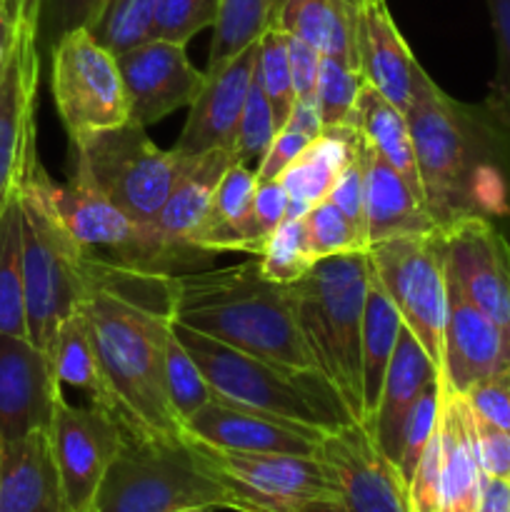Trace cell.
I'll return each mask as SVG.
<instances>
[{"instance_id": "cell-1", "label": "cell", "mask_w": 510, "mask_h": 512, "mask_svg": "<svg viewBox=\"0 0 510 512\" xmlns=\"http://www.w3.org/2000/svg\"><path fill=\"white\" fill-rule=\"evenodd\" d=\"M88 270V298L80 310L103 373L105 400L100 413L115 420L125 440H188L165 383L168 275L95 255H90Z\"/></svg>"}, {"instance_id": "cell-2", "label": "cell", "mask_w": 510, "mask_h": 512, "mask_svg": "<svg viewBox=\"0 0 510 512\" xmlns=\"http://www.w3.org/2000/svg\"><path fill=\"white\" fill-rule=\"evenodd\" d=\"M405 115L435 225L465 215L510 223V158L483 105L455 103L423 70Z\"/></svg>"}, {"instance_id": "cell-3", "label": "cell", "mask_w": 510, "mask_h": 512, "mask_svg": "<svg viewBox=\"0 0 510 512\" xmlns=\"http://www.w3.org/2000/svg\"><path fill=\"white\" fill-rule=\"evenodd\" d=\"M165 285L175 323L295 378L325 380L298 328L288 285L265 280L255 258L205 273L168 275Z\"/></svg>"}, {"instance_id": "cell-4", "label": "cell", "mask_w": 510, "mask_h": 512, "mask_svg": "<svg viewBox=\"0 0 510 512\" xmlns=\"http://www.w3.org/2000/svg\"><path fill=\"white\" fill-rule=\"evenodd\" d=\"M370 285L368 253L318 260L305 278L288 285L295 320L353 420L363 423V310Z\"/></svg>"}, {"instance_id": "cell-5", "label": "cell", "mask_w": 510, "mask_h": 512, "mask_svg": "<svg viewBox=\"0 0 510 512\" xmlns=\"http://www.w3.org/2000/svg\"><path fill=\"white\" fill-rule=\"evenodd\" d=\"M173 328L190 358L198 363L215 398L290 423L318 428L323 433H333L345 423H353V415L325 380L295 378L243 350L195 333L175 320Z\"/></svg>"}, {"instance_id": "cell-6", "label": "cell", "mask_w": 510, "mask_h": 512, "mask_svg": "<svg viewBox=\"0 0 510 512\" xmlns=\"http://www.w3.org/2000/svg\"><path fill=\"white\" fill-rule=\"evenodd\" d=\"M235 510L233 495L210 475L190 440H125L95 495V512Z\"/></svg>"}, {"instance_id": "cell-7", "label": "cell", "mask_w": 510, "mask_h": 512, "mask_svg": "<svg viewBox=\"0 0 510 512\" xmlns=\"http://www.w3.org/2000/svg\"><path fill=\"white\" fill-rule=\"evenodd\" d=\"M73 183L95 190L128 218L150 228L168 195L183 178L190 158L163 150L143 125L128 123L75 140Z\"/></svg>"}, {"instance_id": "cell-8", "label": "cell", "mask_w": 510, "mask_h": 512, "mask_svg": "<svg viewBox=\"0 0 510 512\" xmlns=\"http://www.w3.org/2000/svg\"><path fill=\"white\" fill-rule=\"evenodd\" d=\"M23 205V285L28 338L48 353L60 323L88 298L90 255L60 228L48 203L25 173Z\"/></svg>"}, {"instance_id": "cell-9", "label": "cell", "mask_w": 510, "mask_h": 512, "mask_svg": "<svg viewBox=\"0 0 510 512\" xmlns=\"http://www.w3.org/2000/svg\"><path fill=\"white\" fill-rule=\"evenodd\" d=\"M188 440L238 512H345L318 455L238 453Z\"/></svg>"}, {"instance_id": "cell-10", "label": "cell", "mask_w": 510, "mask_h": 512, "mask_svg": "<svg viewBox=\"0 0 510 512\" xmlns=\"http://www.w3.org/2000/svg\"><path fill=\"white\" fill-rule=\"evenodd\" d=\"M368 263L405 328L418 338L435 368L443 370L448 270L438 230L373 243L368 248Z\"/></svg>"}, {"instance_id": "cell-11", "label": "cell", "mask_w": 510, "mask_h": 512, "mask_svg": "<svg viewBox=\"0 0 510 512\" xmlns=\"http://www.w3.org/2000/svg\"><path fill=\"white\" fill-rule=\"evenodd\" d=\"M50 90L70 143L130 120L118 55L90 28L70 30L50 50Z\"/></svg>"}, {"instance_id": "cell-12", "label": "cell", "mask_w": 510, "mask_h": 512, "mask_svg": "<svg viewBox=\"0 0 510 512\" xmlns=\"http://www.w3.org/2000/svg\"><path fill=\"white\" fill-rule=\"evenodd\" d=\"M438 378V425L408 483L410 512H478L485 473L475 445L473 410L440 370Z\"/></svg>"}, {"instance_id": "cell-13", "label": "cell", "mask_w": 510, "mask_h": 512, "mask_svg": "<svg viewBox=\"0 0 510 512\" xmlns=\"http://www.w3.org/2000/svg\"><path fill=\"white\" fill-rule=\"evenodd\" d=\"M445 270L465 298L510 335V238L483 215L438 228Z\"/></svg>"}, {"instance_id": "cell-14", "label": "cell", "mask_w": 510, "mask_h": 512, "mask_svg": "<svg viewBox=\"0 0 510 512\" xmlns=\"http://www.w3.org/2000/svg\"><path fill=\"white\" fill-rule=\"evenodd\" d=\"M50 448L68 512H90L105 473L125 443L123 430L98 408L60 398L50 420Z\"/></svg>"}, {"instance_id": "cell-15", "label": "cell", "mask_w": 510, "mask_h": 512, "mask_svg": "<svg viewBox=\"0 0 510 512\" xmlns=\"http://www.w3.org/2000/svg\"><path fill=\"white\" fill-rule=\"evenodd\" d=\"M318 458L345 512H410L408 483L360 420L325 435Z\"/></svg>"}, {"instance_id": "cell-16", "label": "cell", "mask_w": 510, "mask_h": 512, "mask_svg": "<svg viewBox=\"0 0 510 512\" xmlns=\"http://www.w3.org/2000/svg\"><path fill=\"white\" fill-rule=\"evenodd\" d=\"M40 50L33 30L18 28L15 43L0 68V215L20 193L35 150Z\"/></svg>"}, {"instance_id": "cell-17", "label": "cell", "mask_w": 510, "mask_h": 512, "mask_svg": "<svg viewBox=\"0 0 510 512\" xmlns=\"http://www.w3.org/2000/svg\"><path fill=\"white\" fill-rule=\"evenodd\" d=\"M185 48V43L150 38L118 55L133 123L148 128L198 98L205 73L190 63Z\"/></svg>"}, {"instance_id": "cell-18", "label": "cell", "mask_w": 510, "mask_h": 512, "mask_svg": "<svg viewBox=\"0 0 510 512\" xmlns=\"http://www.w3.org/2000/svg\"><path fill=\"white\" fill-rule=\"evenodd\" d=\"M63 385L48 353L30 338L0 333V443L50 430Z\"/></svg>"}, {"instance_id": "cell-19", "label": "cell", "mask_w": 510, "mask_h": 512, "mask_svg": "<svg viewBox=\"0 0 510 512\" xmlns=\"http://www.w3.org/2000/svg\"><path fill=\"white\" fill-rule=\"evenodd\" d=\"M185 433L198 443L220 450L308 455V458L318 455L320 443L328 435L318 428L225 403L215 395L185 423Z\"/></svg>"}, {"instance_id": "cell-20", "label": "cell", "mask_w": 510, "mask_h": 512, "mask_svg": "<svg viewBox=\"0 0 510 512\" xmlns=\"http://www.w3.org/2000/svg\"><path fill=\"white\" fill-rule=\"evenodd\" d=\"M258 43L245 48L220 68L205 70V85L198 98L190 103L188 120L173 150L188 158H198L210 150L235 153L240 115L258 68Z\"/></svg>"}, {"instance_id": "cell-21", "label": "cell", "mask_w": 510, "mask_h": 512, "mask_svg": "<svg viewBox=\"0 0 510 512\" xmlns=\"http://www.w3.org/2000/svg\"><path fill=\"white\" fill-rule=\"evenodd\" d=\"M510 368V335L470 303L448 275V323H445L443 370L458 393Z\"/></svg>"}, {"instance_id": "cell-22", "label": "cell", "mask_w": 510, "mask_h": 512, "mask_svg": "<svg viewBox=\"0 0 510 512\" xmlns=\"http://www.w3.org/2000/svg\"><path fill=\"white\" fill-rule=\"evenodd\" d=\"M355 60L365 83L400 110H408L423 65L400 35L385 0H358Z\"/></svg>"}, {"instance_id": "cell-23", "label": "cell", "mask_w": 510, "mask_h": 512, "mask_svg": "<svg viewBox=\"0 0 510 512\" xmlns=\"http://www.w3.org/2000/svg\"><path fill=\"white\" fill-rule=\"evenodd\" d=\"M233 163V150H210V153L198 155V158H190L183 178L178 180L173 193L168 195L165 205L160 208L158 218L150 225L153 238L158 240L160 248L168 253V258L175 265L188 263V260L195 258V255L185 253L205 255L195 250V238H198L205 220H208L220 178ZM205 258H210V255H205Z\"/></svg>"}, {"instance_id": "cell-24", "label": "cell", "mask_w": 510, "mask_h": 512, "mask_svg": "<svg viewBox=\"0 0 510 512\" xmlns=\"http://www.w3.org/2000/svg\"><path fill=\"white\" fill-rule=\"evenodd\" d=\"M358 158L365 178V235L368 248L380 240L403 238V235H428L438 230L430 218L425 200L413 185L380 158L358 133Z\"/></svg>"}, {"instance_id": "cell-25", "label": "cell", "mask_w": 510, "mask_h": 512, "mask_svg": "<svg viewBox=\"0 0 510 512\" xmlns=\"http://www.w3.org/2000/svg\"><path fill=\"white\" fill-rule=\"evenodd\" d=\"M0 512H68L48 430L0 443Z\"/></svg>"}, {"instance_id": "cell-26", "label": "cell", "mask_w": 510, "mask_h": 512, "mask_svg": "<svg viewBox=\"0 0 510 512\" xmlns=\"http://www.w3.org/2000/svg\"><path fill=\"white\" fill-rule=\"evenodd\" d=\"M435 375H438V368L433 365V360L428 358V353L418 343V338L403 325L398 335V343H395L393 358H390L388 373H385L378 408L370 415L368 423H363L368 425L375 443L380 445V450L388 455V460L393 465L398 460L400 428H403L405 415H408L410 405L415 403L420 390Z\"/></svg>"}, {"instance_id": "cell-27", "label": "cell", "mask_w": 510, "mask_h": 512, "mask_svg": "<svg viewBox=\"0 0 510 512\" xmlns=\"http://www.w3.org/2000/svg\"><path fill=\"white\" fill-rule=\"evenodd\" d=\"M355 135L358 130L353 125L323 128V133L310 140L308 148L283 170L278 180L290 198L288 218H303L313 205L328 198L340 170L355 155Z\"/></svg>"}, {"instance_id": "cell-28", "label": "cell", "mask_w": 510, "mask_h": 512, "mask_svg": "<svg viewBox=\"0 0 510 512\" xmlns=\"http://www.w3.org/2000/svg\"><path fill=\"white\" fill-rule=\"evenodd\" d=\"M258 173L243 163H233L215 188L208 220L195 238V250L205 255L245 253L253 255L248 220L253 208Z\"/></svg>"}, {"instance_id": "cell-29", "label": "cell", "mask_w": 510, "mask_h": 512, "mask_svg": "<svg viewBox=\"0 0 510 512\" xmlns=\"http://www.w3.org/2000/svg\"><path fill=\"white\" fill-rule=\"evenodd\" d=\"M355 15L358 0H285L278 28L303 38L328 58L358 70L355 60Z\"/></svg>"}, {"instance_id": "cell-30", "label": "cell", "mask_w": 510, "mask_h": 512, "mask_svg": "<svg viewBox=\"0 0 510 512\" xmlns=\"http://www.w3.org/2000/svg\"><path fill=\"white\" fill-rule=\"evenodd\" d=\"M348 125H353L360 138L375 150L383 160H388L410 185L415 193L423 198V185H420L418 163H415L413 138H410V125L405 110L390 103L385 95H380L373 85L365 83L355 100L353 115ZM425 200V198H423Z\"/></svg>"}, {"instance_id": "cell-31", "label": "cell", "mask_w": 510, "mask_h": 512, "mask_svg": "<svg viewBox=\"0 0 510 512\" xmlns=\"http://www.w3.org/2000/svg\"><path fill=\"white\" fill-rule=\"evenodd\" d=\"M400 328H403V318L370 270L368 298H365L363 310V343H360V355H363V423H368L370 415L378 408L380 390H383V380L388 373L390 358H393L395 343H398Z\"/></svg>"}, {"instance_id": "cell-32", "label": "cell", "mask_w": 510, "mask_h": 512, "mask_svg": "<svg viewBox=\"0 0 510 512\" xmlns=\"http://www.w3.org/2000/svg\"><path fill=\"white\" fill-rule=\"evenodd\" d=\"M48 358L53 363L55 378L60 380V385L83 390L90 403H93V408H103V373H100L98 355H95V345L93 338H90L83 310L78 308L70 318L60 323L53 345L48 350Z\"/></svg>"}, {"instance_id": "cell-33", "label": "cell", "mask_w": 510, "mask_h": 512, "mask_svg": "<svg viewBox=\"0 0 510 512\" xmlns=\"http://www.w3.org/2000/svg\"><path fill=\"white\" fill-rule=\"evenodd\" d=\"M0 333L28 338L23 285V205L20 193L0 215Z\"/></svg>"}, {"instance_id": "cell-34", "label": "cell", "mask_w": 510, "mask_h": 512, "mask_svg": "<svg viewBox=\"0 0 510 512\" xmlns=\"http://www.w3.org/2000/svg\"><path fill=\"white\" fill-rule=\"evenodd\" d=\"M275 25L270 0H218V13L213 23L208 70L220 68L235 55L258 43Z\"/></svg>"}, {"instance_id": "cell-35", "label": "cell", "mask_w": 510, "mask_h": 512, "mask_svg": "<svg viewBox=\"0 0 510 512\" xmlns=\"http://www.w3.org/2000/svg\"><path fill=\"white\" fill-rule=\"evenodd\" d=\"M255 260H258L260 275L270 283L293 285L305 278L318 260L308 245L303 218H285L268 235Z\"/></svg>"}, {"instance_id": "cell-36", "label": "cell", "mask_w": 510, "mask_h": 512, "mask_svg": "<svg viewBox=\"0 0 510 512\" xmlns=\"http://www.w3.org/2000/svg\"><path fill=\"white\" fill-rule=\"evenodd\" d=\"M155 3L158 0H105L90 33L113 55L125 53L153 38Z\"/></svg>"}, {"instance_id": "cell-37", "label": "cell", "mask_w": 510, "mask_h": 512, "mask_svg": "<svg viewBox=\"0 0 510 512\" xmlns=\"http://www.w3.org/2000/svg\"><path fill=\"white\" fill-rule=\"evenodd\" d=\"M258 80L265 90L270 108H273L275 128L280 130L288 123L290 113L295 105V88L293 75H290V60H288V35L273 25L265 30V35L258 43Z\"/></svg>"}, {"instance_id": "cell-38", "label": "cell", "mask_w": 510, "mask_h": 512, "mask_svg": "<svg viewBox=\"0 0 510 512\" xmlns=\"http://www.w3.org/2000/svg\"><path fill=\"white\" fill-rule=\"evenodd\" d=\"M165 383H168L170 405H173L175 415L183 423V428L213 398V390L205 383L198 363L190 358L185 345L180 343L178 333L173 328V320H170L168 343H165Z\"/></svg>"}, {"instance_id": "cell-39", "label": "cell", "mask_w": 510, "mask_h": 512, "mask_svg": "<svg viewBox=\"0 0 510 512\" xmlns=\"http://www.w3.org/2000/svg\"><path fill=\"white\" fill-rule=\"evenodd\" d=\"M485 5H488L490 23H493L498 68H495V78L483 110L493 128L498 130L510 158V0H485Z\"/></svg>"}, {"instance_id": "cell-40", "label": "cell", "mask_w": 510, "mask_h": 512, "mask_svg": "<svg viewBox=\"0 0 510 512\" xmlns=\"http://www.w3.org/2000/svg\"><path fill=\"white\" fill-rule=\"evenodd\" d=\"M303 225L315 260L348 253H368V238H365V233H360L328 198L323 203L313 205L303 215Z\"/></svg>"}, {"instance_id": "cell-41", "label": "cell", "mask_w": 510, "mask_h": 512, "mask_svg": "<svg viewBox=\"0 0 510 512\" xmlns=\"http://www.w3.org/2000/svg\"><path fill=\"white\" fill-rule=\"evenodd\" d=\"M438 413H440V378L435 375L420 395L415 398V403L410 405L408 415L403 420V428H400V445H398V465L400 475H403L405 483H410L418 468L420 458H423L425 448H428L430 438H433V430L438 425Z\"/></svg>"}, {"instance_id": "cell-42", "label": "cell", "mask_w": 510, "mask_h": 512, "mask_svg": "<svg viewBox=\"0 0 510 512\" xmlns=\"http://www.w3.org/2000/svg\"><path fill=\"white\" fill-rule=\"evenodd\" d=\"M365 85V78L360 70L350 68L343 60H335L323 55L318 75V88H315V98H318L320 118H323V128H333V125H348L350 115H353L355 100H358L360 88Z\"/></svg>"}, {"instance_id": "cell-43", "label": "cell", "mask_w": 510, "mask_h": 512, "mask_svg": "<svg viewBox=\"0 0 510 512\" xmlns=\"http://www.w3.org/2000/svg\"><path fill=\"white\" fill-rule=\"evenodd\" d=\"M275 135H278V128H275L273 108H270L268 98H265V90L260 85L258 73H255L253 85L248 90V100H245L243 115H240L238 138H235V163L250 165V168L255 165L258 168Z\"/></svg>"}, {"instance_id": "cell-44", "label": "cell", "mask_w": 510, "mask_h": 512, "mask_svg": "<svg viewBox=\"0 0 510 512\" xmlns=\"http://www.w3.org/2000/svg\"><path fill=\"white\" fill-rule=\"evenodd\" d=\"M215 13L218 0H158L153 38L188 45L193 35L215 23Z\"/></svg>"}, {"instance_id": "cell-45", "label": "cell", "mask_w": 510, "mask_h": 512, "mask_svg": "<svg viewBox=\"0 0 510 512\" xmlns=\"http://www.w3.org/2000/svg\"><path fill=\"white\" fill-rule=\"evenodd\" d=\"M105 0H40L38 50L40 55L53 50L63 35L78 28H93Z\"/></svg>"}, {"instance_id": "cell-46", "label": "cell", "mask_w": 510, "mask_h": 512, "mask_svg": "<svg viewBox=\"0 0 510 512\" xmlns=\"http://www.w3.org/2000/svg\"><path fill=\"white\" fill-rule=\"evenodd\" d=\"M288 193L280 180H258L253 208H250L248 233L253 243V258L260 253L268 235L288 218Z\"/></svg>"}, {"instance_id": "cell-47", "label": "cell", "mask_w": 510, "mask_h": 512, "mask_svg": "<svg viewBox=\"0 0 510 512\" xmlns=\"http://www.w3.org/2000/svg\"><path fill=\"white\" fill-rule=\"evenodd\" d=\"M463 395L478 418L488 420V423L510 433V368L480 380L473 388L465 390Z\"/></svg>"}, {"instance_id": "cell-48", "label": "cell", "mask_w": 510, "mask_h": 512, "mask_svg": "<svg viewBox=\"0 0 510 512\" xmlns=\"http://www.w3.org/2000/svg\"><path fill=\"white\" fill-rule=\"evenodd\" d=\"M330 203L360 230L365 233V178H363V163L358 158V135H355V155L350 163L340 170L338 180L333 183L328 195ZM368 238V235H365Z\"/></svg>"}, {"instance_id": "cell-49", "label": "cell", "mask_w": 510, "mask_h": 512, "mask_svg": "<svg viewBox=\"0 0 510 512\" xmlns=\"http://www.w3.org/2000/svg\"><path fill=\"white\" fill-rule=\"evenodd\" d=\"M473 430L475 445H478L480 468L485 475L500 480H510V433L478 418L473 413Z\"/></svg>"}, {"instance_id": "cell-50", "label": "cell", "mask_w": 510, "mask_h": 512, "mask_svg": "<svg viewBox=\"0 0 510 512\" xmlns=\"http://www.w3.org/2000/svg\"><path fill=\"white\" fill-rule=\"evenodd\" d=\"M288 60H290V75H293L295 100L313 98L315 88H318L323 53H320L318 48H313L310 43H305L303 38L288 35Z\"/></svg>"}, {"instance_id": "cell-51", "label": "cell", "mask_w": 510, "mask_h": 512, "mask_svg": "<svg viewBox=\"0 0 510 512\" xmlns=\"http://www.w3.org/2000/svg\"><path fill=\"white\" fill-rule=\"evenodd\" d=\"M308 143V135L298 133V130H280L273 138V143H270L268 153L263 155L260 165L255 168L258 180H278L280 175H283V170L308 148Z\"/></svg>"}, {"instance_id": "cell-52", "label": "cell", "mask_w": 510, "mask_h": 512, "mask_svg": "<svg viewBox=\"0 0 510 512\" xmlns=\"http://www.w3.org/2000/svg\"><path fill=\"white\" fill-rule=\"evenodd\" d=\"M288 130H298V133L308 135L310 140L318 138L323 133V118H320L318 98H298L293 105V113H290L288 123H285ZM283 128V130H285Z\"/></svg>"}, {"instance_id": "cell-53", "label": "cell", "mask_w": 510, "mask_h": 512, "mask_svg": "<svg viewBox=\"0 0 510 512\" xmlns=\"http://www.w3.org/2000/svg\"><path fill=\"white\" fill-rule=\"evenodd\" d=\"M478 512H510V480L483 475Z\"/></svg>"}, {"instance_id": "cell-54", "label": "cell", "mask_w": 510, "mask_h": 512, "mask_svg": "<svg viewBox=\"0 0 510 512\" xmlns=\"http://www.w3.org/2000/svg\"><path fill=\"white\" fill-rule=\"evenodd\" d=\"M10 15L15 18L18 28L33 30L38 35V18H40V0H5Z\"/></svg>"}, {"instance_id": "cell-55", "label": "cell", "mask_w": 510, "mask_h": 512, "mask_svg": "<svg viewBox=\"0 0 510 512\" xmlns=\"http://www.w3.org/2000/svg\"><path fill=\"white\" fill-rule=\"evenodd\" d=\"M15 35H18V23H15V18L10 15L8 5H0V68H3L10 48H13Z\"/></svg>"}, {"instance_id": "cell-56", "label": "cell", "mask_w": 510, "mask_h": 512, "mask_svg": "<svg viewBox=\"0 0 510 512\" xmlns=\"http://www.w3.org/2000/svg\"><path fill=\"white\" fill-rule=\"evenodd\" d=\"M270 3H273V15H275V23H278V15H280V10H283L285 0H270Z\"/></svg>"}, {"instance_id": "cell-57", "label": "cell", "mask_w": 510, "mask_h": 512, "mask_svg": "<svg viewBox=\"0 0 510 512\" xmlns=\"http://www.w3.org/2000/svg\"><path fill=\"white\" fill-rule=\"evenodd\" d=\"M198 510H203V508H198ZM198 510H178V512H198Z\"/></svg>"}, {"instance_id": "cell-58", "label": "cell", "mask_w": 510, "mask_h": 512, "mask_svg": "<svg viewBox=\"0 0 510 512\" xmlns=\"http://www.w3.org/2000/svg\"><path fill=\"white\" fill-rule=\"evenodd\" d=\"M198 512H215V510H210V508H203V510H198Z\"/></svg>"}, {"instance_id": "cell-59", "label": "cell", "mask_w": 510, "mask_h": 512, "mask_svg": "<svg viewBox=\"0 0 510 512\" xmlns=\"http://www.w3.org/2000/svg\"><path fill=\"white\" fill-rule=\"evenodd\" d=\"M0 5H5V0H0Z\"/></svg>"}, {"instance_id": "cell-60", "label": "cell", "mask_w": 510, "mask_h": 512, "mask_svg": "<svg viewBox=\"0 0 510 512\" xmlns=\"http://www.w3.org/2000/svg\"><path fill=\"white\" fill-rule=\"evenodd\" d=\"M90 512H95V510H90Z\"/></svg>"}]
</instances>
